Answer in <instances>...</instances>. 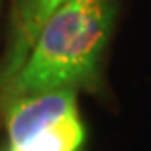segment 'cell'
Masks as SVG:
<instances>
[{
	"instance_id": "obj_3",
	"label": "cell",
	"mask_w": 151,
	"mask_h": 151,
	"mask_svg": "<svg viewBox=\"0 0 151 151\" xmlns=\"http://www.w3.org/2000/svg\"><path fill=\"white\" fill-rule=\"evenodd\" d=\"M65 2L67 0H14L10 47L0 69V86L20 71L29 49L34 47L39 29L43 28L47 18Z\"/></svg>"
},
{
	"instance_id": "obj_2",
	"label": "cell",
	"mask_w": 151,
	"mask_h": 151,
	"mask_svg": "<svg viewBox=\"0 0 151 151\" xmlns=\"http://www.w3.org/2000/svg\"><path fill=\"white\" fill-rule=\"evenodd\" d=\"M73 110H77V88L51 90L12 100L6 120L10 145L26 141Z\"/></svg>"
},
{
	"instance_id": "obj_1",
	"label": "cell",
	"mask_w": 151,
	"mask_h": 151,
	"mask_svg": "<svg viewBox=\"0 0 151 151\" xmlns=\"http://www.w3.org/2000/svg\"><path fill=\"white\" fill-rule=\"evenodd\" d=\"M112 24V0H67L39 29L20 71L2 84L4 102L61 88H96Z\"/></svg>"
},
{
	"instance_id": "obj_4",
	"label": "cell",
	"mask_w": 151,
	"mask_h": 151,
	"mask_svg": "<svg viewBox=\"0 0 151 151\" xmlns=\"http://www.w3.org/2000/svg\"><path fill=\"white\" fill-rule=\"evenodd\" d=\"M84 128L78 110L69 112L55 124H51L26 141L12 143L10 151H81Z\"/></svg>"
}]
</instances>
